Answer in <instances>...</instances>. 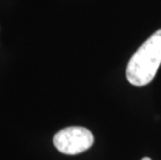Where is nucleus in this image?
I'll return each mask as SVG.
<instances>
[{"instance_id": "f257e3e1", "label": "nucleus", "mask_w": 161, "mask_h": 160, "mask_svg": "<svg viewBox=\"0 0 161 160\" xmlns=\"http://www.w3.org/2000/svg\"><path fill=\"white\" fill-rule=\"evenodd\" d=\"M161 64V29L154 32L127 64L126 77L132 86H143L154 79Z\"/></svg>"}, {"instance_id": "f03ea898", "label": "nucleus", "mask_w": 161, "mask_h": 160, "mask_svg": "<svg viewBox=\"0 0 161 160\" xmlns=\"http://www.w3.org/2000/svg\"><path fill=\"white\" fill-rule=\"evenodd\" d=\"M53 142L55 148L63 154L76 155L92 147L94 144V135L86 128L74 126L57 132Z\"/></svg>"}, {"instance_id": "7ed1b4c3", "label": "nucleus", "mask_w": 161, "mask_h": 160, "mask_svg": "<svg viewBox=\"0 0 161 160\" xmlns=\"http://www.w3.org/2000/svg\"><path fill=\"white\" fill-rule=\"evenodd\" d=\"M142 160H151L150 158H143V159H142Z\"/></svg>"}]
</instances>
